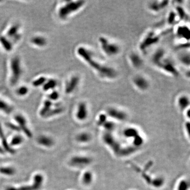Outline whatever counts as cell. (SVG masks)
Segmentation results:
<instances>
[{
	"instance_id": "cell-1",
	"label": "cell",
	"mask_w": 190,
	"mask_h": 190,
	"mask_svg": "<svg viewBox=\"0 0 190 190\" xmlns=\"http://www.w3.org/2000/svg\"><path fill=\"white\" fill-rule=\"evenodd\" d=\"M77 55L101 79L113 80L118 77V71L112 66L100 60L91 49L84 46L77 48Z\"/></svg>"
},
{
	"instance_id": "cell-2",
	"label": "cell",
	"mask_w": 190,
	"mask_h": 190,
	"mask_svg": "<svg viewBox=\"0 0 190 190\" xmlns=\"http://www.w3.org/2000/svg\"><path fill=\"white\" fill-rule=\"evenodd\" d=\"M151 61L154 66L161 71L171 76L179 77V70L175 62L168 57L164 49H157L152 56Z\"/></svg>"
},
{
	"instance_id": "cell-3",
	"label": "cell",
	"mask_w": 190,
	"mask_h": 190,
	"mask_svg": "<svg viewBox=\"0 0 190 190\" xmlns=\"http://www.w3.org/2000/svg\"><path fill=\"white\" fill-rule=\"evenodd\" d=\"M86 4V2L82 0L65 1L58 10L57 15L59 18L65 20L71 15L80 11Z\"/></svg>"
},
{
	"instance_id": "cell-4",
	"label": "cell",
	"mask_w": 190,
	"mask_h": 190,
	"mask_svg": "<svg viewBox=\"0 0 190 190\" xmlns=\"http://www.w3.org/2000/svg\"><path fill=\"white\" fill-rule=\"evenodd\" d=\"M98 44L102 52L107 57L113 58L121 53V46L118 44L105 36L99 37Z\"/></svg>"
},
{
	"instance_id": "cell-5",
	"label": "cell",
	"mask_w": 190,
	"mask_h": 190,
	"mask_svg": "<svg viewBox=\"0 0 190 190\" xmlns=\"http://www.w3.org/2000/svg\"><path fill=\"white\" fill-rule=\"evenodd\" d=\"M10 82L12 86L17 84L22 77L23 73L21 60L18 56H15L10 60Z\"/></svg>"
},
{
	"instance_id": "cell-6",
	"label": "cell",
	"mask_w": 190,
	"mask_h": 190,
	"mask_svg": "<svg viewBox=\"0 0 190 190\" xmlns=\"http://www.w3.org/2000/svg\"><path fill=\"white\" fill-rule=\"evenodd\" d=\"M161 40V36L154 31H150L142 38L139 44V50L145 53L150 48L158 43Z\"/></svg>"
},
{
	"instance_id": "cell-7",
	"label": "cell",
	"mask_w": 190,
	"mask_h": 190,
	"mask_svg": "<svg viewBox=\"0 0 190 190\" xmlns=\"http://www.w3.org/2000/svg\"><path fill=\"white\" fill-rule=\"evenodd\" d=\"M132 84L139 92H145L150 88V81L142 75H135L132 79Z\"/></svg>"
},
{
	"instance_id": "cell-8",
	"label": "cell",
	"mask_w": 190,
	"mask_h": 190,
	"mask_svg": "<svg viewBox=\"0 0 190 190\" xmlns=\"http://www.w3.org/2000/svg\"><path fill=\"white\" fill-rule=\"evenodd\" d=\"M80 84V77L78 75H75L72 76L67 81L65 92L67 95H71L77 90Z\"/></svg>"
},
{
	"instance_id": "cell-9",
	"label": "cell",
	"mask_w": 190,
	"mask_h": 190,
	"mask_svg": "<svg viewBox=\"0 0 190 190\" xmlns=\"http://www.w3.org/2000/svg\"><path fill=\"white\" fill-rule=\"evenodd\" d=\"M170 3L169 1H152L147 4L148 10L154 13H160L168 7Z\"/></svg>"
},
{
	"instance_id": "cell-10",
	"label": "cell",
	"mask_w": 190,
	"mask_h": 190,
	"mask_svg": "<svg viewBox=\"0 0 190 190\" xmlns=\"http://www.w3.org/2000/svg\"><path fill=\"white\" fill-rule=\"evenodd\" d=\"M128 60L132 67L136 69H139L144 65V60L141 55L136 52H132L128 56Z\"/></svg>"
},
{
	"instance_id": "cell-11",
	"label": "cell",
	"mask_w": 190,
	"mask_h": 190,
	"mask_svg": "<svg viewBox=\"0 0 190 190\" xmlns=\"http://www.w3.org/2000/svg\"><path fill=\"white\" fill-rule=\"evenodd\" d=\"M107 115L115 119L124 121L127 118V114L124 111L115 107H110L107 110Z\"/></svg>"
},
{
	"instance_id": "cell-12",
	"label": "cell",
	"mask_w": 190,
	"mask_h": 190,
	"mask_svg": "<svg viewBox=\"0 0 190 190\" xmlns=\"http://www.w3.org/2000/svg\"><path fill=\"white\" fill-rule=\"evenodd\" d=\"M15 121L18 123V126L20 128V129H21L28 137H32V133L26 126V118L23 116L22 115L19 114L15 116Z\"/></svg>"
},
{
	"instance_id": "cell-13",
	"label": "cell",
	"mask_w": 190,
	"mask_h": 190,
	"mask_svg": "<svg viewBox=\"0 0 190 190\" xmlns=\"http://www.w3.org/2000/svg\"><path fill=\"white\" fill-rule=\"evenodd\" d=\"M88 110L86 103L84 102H80L78 105L76 117L79 121H84L88 116Z\"/></svg>"
},
{
	"instance_id": "cell-14",
	"label": "cell",
	"mask_w": 190,
	"mask_h": 190,
	"mask_svg": "<svg viewBox=\"0 0 190 190\" xmlns=\"http://www.w3.org/2000/svg\"><path fill=\"white\" fill-rule=\"evenodd\" d=\"M176 35L179 39L189 42L190 39V30L187 26H179L176 30Z\"/></svg>"
},
{
	"instance_id": "cell-15",
	"label": "cell",
	"mask_w": 190,
	"mask_h": 190,
	"mask_svg": "<svg viewBox=\"0 0 190 190\" xmlns=\"http://www.w3.org/2000/svg\"><path fill=\"white\" fill-rule=\"evenodd\" d=\"M91 162V160L88 157L76 156L71 160L70 164L75 166L82 167L88 165Z\"/></svg>"
},
{
	"instance_id": "cell-16",
	"label": "cell",
	"mask_w": 190,
	"mask_h": 190,
	"mask_svg": "<svg viewBox=\"0 0 190 190\" xmlns=\"http://www.w3.org/2000/svg\"><path fill=\"white\" fill-rule=\"evenodd\" d=\"M0 45L5 51L8 52L12 51L14 48V44L4 35L0 36Z\"/></svg>"
},
{
	"instance_id": "cell-17",
	"label": "cell",
	"mask_w": 190,
	"mask_h": 190,
	"mask_svg": "<svg viewBox=\"0 0 190 190\" xmlns=\"http://www.w3.org/2000/svg\"><path fill=\"white\" fill-rule=\"evenodd\" d=\"M177 106L181 110H187L190 106V98L187 95L179 96L177 100Z\"/></svg>"
},
{
	"instance_id": "cell-18",
	"label": "cell",
	"mask_w": 190,
	"mask_h": 190,
	"mask_svg": "<svg viewBox=\"0 0 190 190\" xmlns=\"http://www.w3.org/2000/svg\"><path fill=\"white\" fill-rule=\"evenodd\" d=\"M30 42L37 47L43 48L47 45L48 41L45 37L41 36H36L31 38Z\"/></svg>"
},
{
	"instance_id": "cell-19",
	"label": "cell",
	"mask_w": 190,
	"mask_h": 190,
	"mask_svg": "<svg viewBox=\"0 0 190 190\" xmlns=\"http://www.w3.org/2000/svg\"><path fill=\"white\" fill-rule=\"evenodd\" d=\"M38 142L42 146L50 147L54 145V141L52 139L46 136H40L38 139Z\"/></svg>"
},
{
	"instance_id": "cell-20",
	"label": "cell",
	"mask_w": 190,
	"mask_h": 190,
	"mask_svg": "<svg viewBox=\"0 0 190 190\" xmlns=\"http://www.w3.org/2000/svg\"><path fill=\"white\" fill-rule=\"evenodd\" d=\"M19 31L20 26L18 24H14L9 27L4 36L9 39H11L12 37H15V36L20 33Z\"/></svg>"
},
{
	"instance_id": "cell-21",
	"label": "cell",
	"mask_w": 190,
	"mask_h": 190,
	"mask_svg": "<svg viewBox=\"0 0 190 190\" xmlns=\"http://www.w3.org/2000/svg\"><path fill=\"white\" fill-rule=\"evenodd\" d=\"M0 137L2 139V144H3L4 150H7L10 153L13 154H15V151L13 149H12L9 145V144L7 143V139L4 134L3 131L1 123H0Z\"/></svg>"
},
{
	"instance_id": "cell-22",
	"label": "cell",
	"mask_w": 190,
	"mask_h": 190,
	"mask_svg": "<svg viewBox=\"0 0 190 190\" xmlns=\"http://www.w3.org/2000/svg\"><path fill=\"white\" fill-rule=\"evenodd\" d=\"M58 84L57 81L55 79H47L46 82H45L42 88L43 90L45 92H49V91H52L55 90V88H56Z\"/></svg>"
},
{
	"instance_id": "cell-23",
	"label": "cell",
	"mask_w": 190,
	"mask_h": 190,
	"mask_svg": "<svg viewBox=\"0 0 190 190\" xmlns=\"http://www.w3.org/2000/svg\"><path fill=\"white\" fill-rule=\"evenodd\" d=\"M53 104L52 101L49 100L48 99L45 100L44 103V106L40 111V115L41 116L43 117H45L48 113L52 108V107L53 106Z\"/></svg>"
},
{
	"instance_id": "cell-24",
	"label": "cell",
	"mask_w": 190,
	"mask_h": 190,
	"mask_svg": "<svg viewBox=\"0 0 190 190\" xmlns=\"http://www.w3.org/2000/svg\"><path fill=\"white\" fill-rule=\"evenodd\" d=\"M175 12L176 13L178 18L182 20H184V21H187V20H189V16L183 7L179 6V5L177 6L176 7V11Z\"/></svg>"
},
{
	"instance_id": "cell-25",
	"label": "cell",
	"mask_w": 190,
	"mask_h": 190,
	"mask_svg": "<svg viewBox=\"0 0 190 190\" xmlns=\"http://www.w3.org/2000/svg\"><path fill=\"white\" fill-rule=\"evenodd\" d=\"M44 182V177L41 174H38L33 177V183L32 185L34 190H39Z\"/></svg>"
},
{
	"instance_id": "cell-26",
	"label": "cell",
	"mask_w": 190,
	"mask_h": 190,
	"mask_svg": "<svg viewBox=\"0 0 190 190\" xmlns=\"http://www.w3.org/2000/svg\"><path fill=\"white\" fill-rule=\"evenodd\" d=\"M13 110L12 106L3 99L0 98V111H2L5 113L9 114Z\"/></svg>"
},
{
	"instance_id": "cell-27",
	"label": "cell",
	"mask_w": 190,
	"mask_h": 190,
	"mask_svg": "<svg viewBox=\"0 0 190 190\" xmlns=\"http://www.w3.org/2000/svg\"><path fill=\"white\" fill-rule=\"evenodd\" d=\"M190 53L188 51L187 52H183L179 55V60L184 66L189 67L190 66Z\"/></svg>"
},
{
	"instance_id": "cell-28",
	"label": "cell",
	"mask_w": 190,
	"mask_h": 190,
	"mask_svg": "<svg viewBox=\"0 0 190 190\" xmlns=\"http://www.w3.org/2000/svg\"><path fill=\"white\" fill-rule=\"evenodd\" d=\"M63 111H64V108L62 106H59V107H55L54 108H51L50 110L48 113L44 117L49 118V117H52V116H54L55 115L62 113Z\"/></svg>"
},
{
	"instance_id": "cell-29",
	"label": "cell",
	"mask_w": 190,
	"mask_h": 190,
	"mask_svg": "<svg viewBox=\"0 0 190 190\" xmlns=\"http://www.w3.org/2000/svg\"><path fill=\"white\" fill-rule=\"evenodd\" d=\"M47 77L45 76H40L38 77L36 79H34L32 82V85L34 87H39L41 86H43L45 84L46 81L47 80Z\"/></svg>"
},
{
	"instance_id": "cell-30",
	"label": "cell",
	"mask_w": 190,
	"mask_h": 190,
	"mask_svg": "<svg viewBox=\"0 0 190 190\" xmlns=\"http://www.w3.org/2000/svg\"><path fill=\"white\" fill-rule=\"evenodd\" d=\"M16 171L15 168L11 167L0 168V173L5 175L12 176L15 174Z\"/></svg>"
},
{
	"instance_id": "cell-31",
	"label": "cell",
	"mask_w": 190,
	"mask_h": 190,
	"mask_svg": "<svg viewBox=\"0 0 190 190\" xmlns=\"http://www.w3.org/2000/svg\"><path fill=\"white\" fill-rule=\"evenodd\" d=\"M29 89L26 86H22L19 87L16 90V95L20 97H24L28 94Z\"/></svg>"
},
{
	"instance_id": "cell-32",
	"label": "cell",
	"mask_w": 190,
	"mask_h": 190,
	"mask_svg": "<svg viewBox=\"0 0 190 190\" xmlns=\"http://www.w3.org/2000/svg\"><path fill=\"white\" fill-rule=\"evenodd\" d=\"M178 18L176 13L175 11H172L170 12L167 18V22L170 25H173L177 21V19Z\"/></svg>"
},
{
	"instance_id": "cell-33",
	"label": "cell",
	"mask_w": 190,
	"mask_h": 190,
	"mask_svg": "<svg viewBox=\"0 0 190 190\" xmlns=\"http://www.w3.org/2000/svg\"><path fill=\"white\" fill-rule=\"evenodd\" d=\"M60 97V94L58 91L56 90H52L48 95V99L52 102L57 101Z\"/></svg>"
},
{
	"instance_id": "cell-34",
	"label": "cell",
	"mask_w": 190,
	"mask_h": 190,
	"mask_svg": "<svg viewBox=\"0 0 190 190\" xmlns=\"http://www.w3.org/2000/svg\"><path fill=\"white\" fill-rule=\"evenodd\" d=\"M77 139L79 142H87L90 139V136L87 133H83L77 136Z\"/></svg>"
},
{
	"instance_id": "cell-35",
	"label": "cell",
	"mask_w": 190,
	"mask_h": 190,
	"mask_svg": "<svg viewBox=\"0 0 190 190\" xmlns=\"http://www.w3.org/2000/svg\"><path fill=\"white\" fill-rule=\"evenodd\" d=\"M23 141V139L22 136L16 135L15 136L11 141V145L13 146H16L21 144Z\"/></svg>"
},
{
	"instance_id": "cell-36",
	"label": "cell",
	"mask_w": 190,
	"mask_h": 190,
	"mask_svg": "<svg viewBox=\"0 0 190 190\" xmlns=\"http://www.w3.org/2000/svg\"><path fill=\"white\" fill-rule=\"evenodd\" d=\"M82 180L83 182L85 184H89L91 183L92 181V175L91 173L89 172H86L83 175Z\"/></svg>"
},
{
	"instance_id": "cell-37",
	"label": "cell",
	"mask_w": 190,
	"mask_h": 190,
	"mask_svg": "<svg viewBox=\"0 0 190 190\" xmlns=\"http://www.w3.org/2000/svg\"><path fill=\"white\" fill-rule=\"evenodd\" d=\"M136 131H137L136 129H135L129 128L128 129L126 130L125 135L127 136L128 137H133V136L135 137V136L137 134V132H136Z\"/></svg>"
},
{
	"instance_id": "cell-38",
	"label": "cell",
	"mask_w": 190,
	"mask_h": 190,
	"mask_svg": "<svg viewBox=\"0 0 190 190\" xmlns=\"http://www.w3.org/2000/svg\"><path fill=\"white\" fill-rule=\"evenodd\" d=\"M7 126L9 128H10L12 130H13V131H15L16 132H19L21 130L20 128L19 127V126L16 125L14 124L11 123H7Z\"/></svg>"
},
{
	"instance_id": "cell-39",
	"label": "cell",
	"mask_w": 190,
	"mask_h": 190,
	"mask_svg": "<svg viewBox=\"0 0 190 190\" xmlns=\"http://www.w3.org/2000/svg\"><path fill=\"white\" fill-rule=\"evenodd\" d=\"M152 183L153 184L154 187H161L163 183V180L162 179H155L153 182H152Z\"/></svg>"
},
{
	"instance_id": "cell-40",
	"label": "cell",
	"mask_w": 190,
	"mask_h": 190,
	"mask_svg": "<svg viewBox=\"0 0 190 190\" xmlns=\"http://www.w3.org/2000/svg\"><path fill=\"white\" fill-rule=\"evenodd\" d=\"M187 184L185 181H183L179 184V190H187Z\"/></svg>"
},
{
	"instance_id": "cell-41",
	"label": "cell",
	"mask_w": 190,
	"mask_h": 190,
	"mask_svg": "<svg viewBox=\"0 0 190 190\" xmlns=\"http://www.w3.org/2000/svg\"><path fill=\"white\" fill-rule=\"evenodd\" d=\"M18 190H34V189L32 185H26L18 187Z\"/></svg>"
},
{
	"instance_id": "cell-42",
	"label": "cell",
	"mask_w": 190,
	"mask_h": 190,
	"mask_svg": "<svg viewBox=\"0 0 190 190\" xmlns=\"http://www.w3.org/2000/svg\"><path fill=\"white\" fill-rule=\"evenodd\" d=\"M142 139L140 137H136V139L134 140V144L137 145H139L142 143Z\"/></svg>"
},
{
	"instance_id": "cell-43",
	"label": "cell",
	"mask_w": 190,
	"mask_h": 190,
	"mask_svg": "<svg viewBox=\"0 0 190 190\" xmlns=\"http://www.w3.org/2000/svg\"><path fill=\"white\" fill-rule=\"evenodd\" d=\"M5 190H18V188L13 187H7Z\"/></svg>"
},
{
	"instance_id": "cell-44",
	"label": "cell",
	"mask_w": 190,
	"mask_h": 190,
	"mask_svg": "<svg viewBox=\"0 0 190 190\" xmlns=\"http://www.w3.org/2000/svg\"><path fill=\"white\" fill-rule=\"evenodd\" d=\"M5 153V151L3 148H2L1 147H0V154H3Z\"/></svg>"
}]
</instances>
